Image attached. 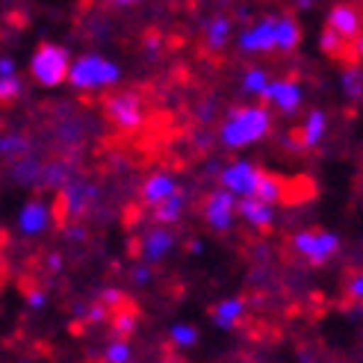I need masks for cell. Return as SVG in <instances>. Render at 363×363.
I'll use <instances>...</instances> for the list:
<instances>
[{"instance_id":"obj_3","label":"cell","mask_w":363,"mask_h":363,"mask_svg":"<svg viewBox=\"0 0 363 363\" xmlns=\"http://www.w3.org/2000/svg\"><path fill=\"white\" fill-rule=\"evenodd\" d=\"M68 80L77 89H98V86H110L118 80V65L98 57V53H86L74 65H71Z\"/></svg>"},{"instance_id":"obj_11","label":"cell","mask_w":363,"mask_h":363,"mask_svg":"<svg viewBox=\"0 0 363 363\" xmlns=\"http://www.w3.org/2000/svg\"><path fill=\"white\" fill-rule=\"evenodd\" d=\"M237 213L242 216V219H245L248 225L257 228V230H269V228H272V204L260 201L257 195H251V198H240Z\"/></svg>"},{"instance_id":"obj_1","label":"cell","mask_w":363,"mask_h":363,"mask_svg":"<svg viewBox=\"0 0 363 363\" xmlns=\"http://www.w3.org/2000/svg\"><path fill=\"white\" fill-rule=\"evenodd\" d=\"M272 118L260 106H237L228 113V121L222 124V139L230 148H242L248 142H257L269 133Z\"/></svg>"},{"instance_id":"obj_33","label":"cell","mask_w":363,"mask_h":363,"mask_svg":"<svg viewBox=\"0 0 363 363\" xmlns=\"http://www.w3.org/2000/svg\"><path fill=\"white\" fill-rule=\"evenodd\" d=\"M15 74V62L12 60H0V77H9Z\"/></svg>"},{"instance_id":"obj_21","label":"cell","mask_w":363,"mask_h":363,"mask_svg":"<svg viewBox=\"0 0 363 363\" xmlns=\"http://www.w3.org/2000/svg\"><path fill=\"white\" fill-rule=\"evenodd\" d=\"M169 340L174 342L177 349H189V346H195V342H198V331L192 328V325H186V322H177V325H172Z\"/></svg>"},{"instance_id":"obj_6","label":"cell","mask_w":363,"mask_h":363,"mask_svg":"<svg viewBox=\"0 0 363 363\" xmlns=\"http://www.w3.org/2000/svg\"><path fill=\"white\" fill-rule=\"evenodd\" d=\"M260 169H254L251 162H233L230 169L222 172V186L230 189L240 198H251L257 195V184H260Z\"/></svg>"},{"instance_id":"obj_36","label":"cell","mask_w":363,"mask_h":363,"mask_svg":"<svg viewBox=\"0 0 363 363\" xmlns=\"http://www.w3.org/2000/svg\"><path fill=\"white\" fill-rule=\"evenodd\" d=\"M48 263H50V269H60V266H62V260H60V257H50Z\"/></svg>"},{"instance_id":"obj_35","label":"cell","mask_w":363,"mask_h":363,"mask_svg":"<svg viewBox=\"0 0 363 363\" xmlns=\"http://www.w3.org/2000/svg\"><path fill=\"white\" fill-rule=\"evenodd\" d=\"M354 53H357V57L363 60V30H360V35H357V45H354Z\"/></svg>"},{"instance_id":"obj_18","label":"cell","mask_w":363,"mask_h":363,"mask_svg":"<svg viewBox=\"0 0 363 363\" xmlns=\"http://www.w3.org/2000/svg\"><path fill=\"white\" fill-rule=\"evenodd\" d=\"M180 213H184V195H180V192L169 195L166 201L154 204V219H157L160 225H172V222H177V219H180Z\"/></svg>"},{"instance_id":"obj_13","label":"cell","mask_w":363,"mask_h":363,"mask_svg":"<svg viewBox=\"0 0 363 363\" xmlns=\"http://www.w3.org/2000/svg\"><path fill=\"white\" fill-rule=\"evenodd\" d=\"M174 245V237L169 230H162V228H154L148 237H145L142 242V254H145V260L154 263V260H162L169 254V248Z\"/></svg>"},{"instance_id":"obj_28","label":"cell","mask_w":363,"mask_h":363,"mask_svg":"<svg viewBox=\"0 0 363 363\" xmlns=\"http://www.w3.org/2000/svg\"><path fill=\"white\" fill-rule=\"evenodd\" d=\"M106 316H110V307H106L104 301L86 307V322H89V325H98V322H104Z\"/></svg>"},{"instance_id":"obj_38","label":"cell","mask_w":363,"mask_h":363,"mask_svg":"<svg viewBox=\"0 0 363 363\" xmlns=\"http://www.w3.org/2000/svg\"><path fill=\"white\" fill-rule=\"evenodd\" d=\"M301 363H316V360H301Z\"/></svg>"},{"instance_id":"obj_30","label":"cell","mask_w":363,"mask_h":363,"mask_svg":"<svg viewBox=\"0 0 363 363\" xmlns=\"http://www.w3.org/2000/svg\"><path fill=\"white\" fill-rule=\"evenodd\" d=\"M101 301H104L106 307H124V293H121V289H104Z\"/></svg>"},{"instance_id":"obj_34","label":"cell","mask_w":363,"mask_h":363,"mask_svg":"<svg viewBox=\"0 0 363 363\" xmlns=\"http://www.w3.org/2000/svg\"><path fill=\"white\" fill-rule=\"evenodd\" d=\"M148 278H151V272H148V269H145V266H139V269L133 272V281H136V284H145V281H148Z\"/></svg>"},{"instance_id":"obj_32","label":"cell","mask_w":363,"mask_h":363,"mask_svg":"<svg viewBox=\"0 0 363 363\" xmlns=\"http://www.w3.org/2000/svg\"><path fill=\"white\" fill-rule=\"evenodd\" d=\"M349 293H352V298H354V301H360V304H363V275H357V278L349 284Z\"/></svg>"},{"instance_id":"obj_2","label":"cell","mask_w":363,"mask_h":363,"mask_svg":"<svg viewBox=\"0 0 363 363\" xmlns=\"http://www.w3.org/2000/svg\"><path fill=\"white\" fill-rule=\"evenodd\" d=\"M30 71H33V77L39 80L42 86H60L71 74L68 50L62 45L42 42L39 50H35V57L30 60Z\"/></svg>"},{"instance_id":"obj_8","label":"cell","mask_w":363,"mask_h":363,"mask_svg":"<svg viewBox=\"0 0 363 363\" xmlns=\"http://www.w3.org/2000/svg\"><path fill=\"white\" fill-rule=\"evenodd\" d=\"M328 27H331V30H337L346 42H349V39H357L360 30H363L360 9H357V6H352V4H340V6H334V9H331V15H328Z\"/></svg>"},{"instance_id":"obj_15","label":"cell","mask_w":363,"mask_h":363,"mask_svg":"<svg viewBox=\"0 0 363 363\" xmlns=\"http://www.w3.org/2000/svg\"><path fill=\"white\" fill-rule=\"evenodd\" d=\"M174 192H177V189H174V180H172L169 174H151L148 180H145V189H142L145 201H151V204L166 201V198L174 195Z\"/></svg>"},{"instance_id":"obj_17","label":"cell","mask_w":363,"mask_h":363,"mask_svg":"<svg viewBox=\"0 0 363 363\" xmlns=\"http://www.w3.org/2000/svg\"><path fill=\"white\" fill-rule=\"evenodd\" d=\"M325 113H319V110H313L311 116H307V121H304V127L296 133V139L301 142V148H311V145H316L319 139H322V133H325Z\"/></svg>"},{"instance_id":"obj_31","label":"cell","mask_w":363,"mask_h":363,"mask_svg":"<svg viewBox=\"0 0 363 363\" xmlns=\"http://www.w3.org/2000/svg\"><path fill=\"white\" fill-rule=\"evenodd\" d=\"M27 304L33 307V311H42V307H45V293H42V289H33V293H27Z\"/></svg>"},{"instance_id":"obj_7","label":"cell","mask_w":363,"mask_h":363,"mask_svg":"<svg viewBox=\"0 0 363 363\" xmlns=\"http://www.w3.org/2000/svg\"><path fill=\"white\" fill-rule=\"evenodd\" d=\"M237 198L233 192H210L204 201V219L213 230H228L233 222V213H237Z\"/></svg>"},{"instance_id":"obj_12","label":"cell","mask_w":363,"mask_h":363,"mask_svg":"<svg viewBox=\"0 0 363 363\" xmlns=\"http://www.w3.org/2000/svg\"><path fill=\"white\" fill-rule=\"evenodd\" d=\"M48 222H50V210L42 201H30V204H24L21 213H18V228H21V233H27V237L42 233L48 228Z\"/></svg>"},{"instance_id":"obj_16","label":"cell","mask_w":363,"mask_h":363,"mask_svg":"<svg viewBox=\"0 0 363 363\" xmlns=\"http://www.w3.org/2000/svg\"><path fill=\"white\" fill-rule=\"evenodd\" d=\"M257 198L266 204H275V201H286V184L278 174H260V184H257Z\"/></svg>"},{"instance_id":"obj_25","label":"cell","mask_w":363,"mask_h":363,"mask_svg":"<svg viewBox=\"0 0 363 363\" xmlns=\"http://www.w3.org/2000/svg\"><path fill=\"white\" fill-rule=\"evenodd\" d=\"M269 89V80L260 68H248L245 71V92H254V95H263Z\"/></svg>"},{"instance_id":"obj_27","label":"cell","mask_w":363,"mask_h":363,"mask_svg":"<svg viewBox=\"0 0 363 363\" xmlns=\"http://www.w3.org/2000/svg\"><path fill=\"white\" fill-rule=\"evenodd\" d=\"M18 92H21V83H18V77H15V74L0 77V98H4V101H12Z\"/></svg>"},{"instance_id":"obj_10","label":"cell","mask_w":363,"mask_h":363,"mask_svg":"<svg viewBox=\"0 0 363 363\" xmlns=\"http://www.w3.org/2000/svg\"><path fill=\"white\" fill-rule=\"evenodd\" d=\"M242 50H269V48H278V18H266L254 30L242 33L240 39Z\"/></svg>"},{"instance_id":"obj_23","label":"cell","mask_w":363,"mask_h":363,"mask_svg":"<svg viewBox=\"0 0 363 363\" xmlns=\"http://www.w3.org/2000/svg\"><path fill=\"white\" fill-rule=\"evenodd\" d=\"M322 50L328 53V57H342V50H346V39H342L337 30L325 27V33H322Z\"/></svg>"},{"instance_id":"obj_29","label":"cell","mask_w":363,"mask_h":363,"mask_svg":"<svg viewBox=\"0 0 363 363\" xmlns=\"http://www.w3.org/2000/svg\"><path fill=\"white\" fill-rule=\"evenodd\" d=\"M24 142H27L24 136H6V139H4V154H6V157H9V154H21V151L27 148Z\"/></svg>"},{"instance_id":"obj_9","label":"cell","mask_w":363,"mask_h":363,"mask_svg":"<svg viewBox=\"0 0 363 363\" xmlns=\"http://www.w3.org/2000/svg\"><path fill=\"white\" fill-rule=\"evenodd\" d=\"M263 101H272L281 113L293 116L298 110V101H301V89L293 80H278V83H269V89L260 95Z\"/></svg>"},{"instance_id":"obj_4","label":"cell","mask_w":363,"mask_h":363,"mask_svg":"<svg viewBox=\"0 0 363 363\" xmlns=\"http://www.w3.org/2000/svg\"><path fill=\"white\" fill-rule=\"evenodd\" d=\"M293 248L301 254V257L311 263V266H322L328 263L337 248H340V240L328 230H301L293 237Z\"/></svg>"},{"instance_id":"obj_20","label":"cell","mask_w":363,"mask_h":363,"mask_svg":"<svg viewBox=\"0 0 363 363\" xmlns=\"http://www.w3.org/2000/svg\"><path fill=\"white\" fill-rule=\"evenodd\" d=\"M228 33H230V21H228V18H213L210 27H207V45L213 50H219L228 42Z\"/></svg>"},{"instance_id":"obj_37","label":"cell","mask_w":363,"mask_h":363,"mask_svg":"<svg viewBox=\"0 0 363 363\" xmlns=\"http://www.w3.org/2000/svg\"><path fill=\"white\" fill-rule=\"evenodd\" d=\"M116 4H124L127 6V4H139V0H116Z\"/></svg>"},{"instance_id":"obj_26","label":"cell","mask_w":363,"mask_h":363,"mask_svg":"<svg viewBox=\"0 0 363 363\" xmlns=\"http://www.w3.org/2000/svg\"><path fill=\"white\" fill-rule=\"evenodd\" d=\"M342 89H346V92H349V98H357V95L363 92V74H360L357 68H352L349 74L342 77Z\"/></svg>"},{"instance_id":"obj_14","label":"cell","mask_w":363,"mask_h":363,"mask_svg":"<svg viewBox=\"0 0 363 363\" xmlns=\"http://www.w3.org/2000/svg\"><path fill=\"white\" fill-rule=\"evenodd\" d=\"M245 316V301L242 298H225L213 307V322L219 328H237V322Z\"/></svg>"},{"instance_id":"obj_24","label":"cell","mask_w":363,"mask_h":363,"mask_svg":"<svg viewBox=\"0 0 363 363\" xmlns=\"http://www.w3.org/2000/svg\"><path fill=\"white\" fill-rule=\"evenodd\" d=\"M113 331L118 334V337H127V334H133L136 331V313L133 311H121L116 313V322H113Z\"/></svg>"},{"instance_id":"obj_19","label":"cell","mask_w":363,"mask_h":363,"mask_svg":"<svg viewBox=\"0 0 363 363\" xmlns=\"http://www.w3.org/2000/svg\"><path fill=\"white\" fill-rule=\"evenodd\" d=\"M298 24L293 18H278V48L281 50H293L298 45Z\"/></svg>"},{"instance_id":"obj_22","label":"cell","mask_w":363,"mask_h":363,"mask_svg":"<svg viewBox=\"0 0 363 363\" xmlns=\"http://www.w3.org/2000/svg\"><path fill=\"white\" fill-rule=\"evenodd\" d=\"M104 360L106 363H130V346H127V340L124 337H116V340L106 342Z\"/></svg>"},{"instance_id":"obj_5","label":"cell","mask_w":363,"mask_h":363,"mask_svg":"<svg viewBox=\"0 0 363 363\" xmlns=\"http://www.w3.org/2000/svg\"><path fill=\"white\" fill-rule=\"evenodd\" d=\"M104 110L110 116L113 124L124 127V130H130L142 121V106H139V98L133 92H118V95H110L104 101Z\"/></svg>"}]
</instances>
